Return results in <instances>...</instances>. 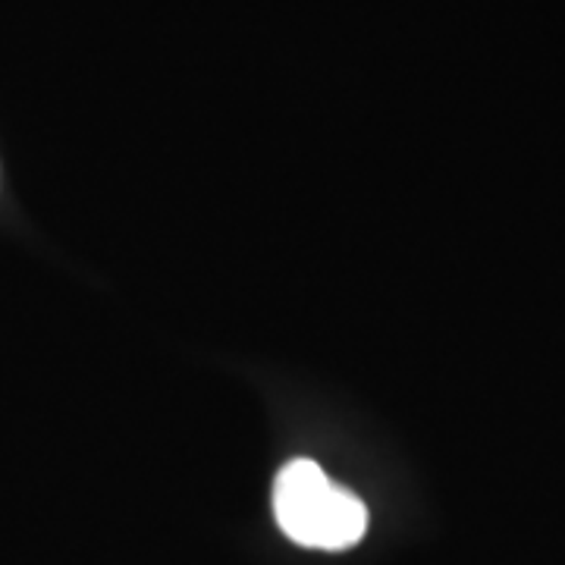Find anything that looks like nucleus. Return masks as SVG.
Here are the masks:
<instances>
[{
  "label": "nucleus",
  "instance_id": "nucleus-1",
  "mask_svg": "<svg viewBox=\"0 0 565 565\" xmlns=\"http://www.w3.org/2000/svg\"><path fill=\"white\" fill-rule=\"evenodd\" d=\"M274 515L289 541L311 550H349L367 531V509L345 487H337L318 462L282 465L274 484Z\"/></svg>",
  "mask_w": 565,
  "mask_h": 565
}]
</instances>
